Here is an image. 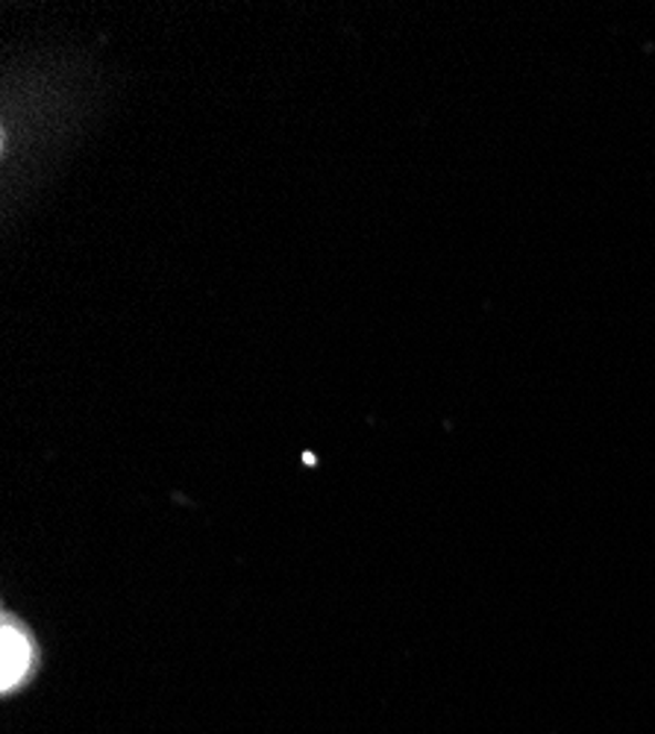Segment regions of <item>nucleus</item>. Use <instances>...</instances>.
Here are the masks:
<instances>
[{"mask_svg": "<svg viewBox=\"0 0 655 734\" xmlns=\"http://www.w3.org/2000/svg\"><path fill=\"white\" fill-rule=\"evenodd\" d=\"M30 658H33V643L24 635V629L15 623H3V632H0V688L9 691L12 684L21 682L30 667Z\"/></svg>", "mask_w": 655, "mask_h": 734, "instance_id": "1", "label": "nucleus"}]
</instances>
